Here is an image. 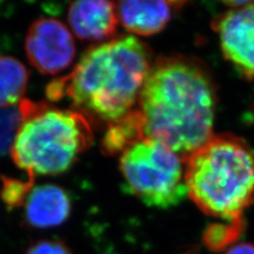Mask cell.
I'll return each mask as SVG.
<instances>
[{"label": "cell", "instance_id": "6da1fadb", "mask_svg": "<svg viewBox=\"0 0 254 254\" xmlns=\"http://www.w3.org/2000/svg\"><path fill=\"white\" fill-rule=\"evenodd\" d=\"M138 102L146 137L182 158L213 137L216 88L200 61L182 55L158 59Z\"/></svg>", "mask_w": 254, "mask_h": 254}, {"label": "cell", "instance_id": "7a4b0ae2", "mask_svg": "<svg viewBox=\"0 0 254 254\" xmlns=\"http://www.w3.org/2000/svg\"><path fill=\"white\" fill-rule=\"evenodd\" d=\"M152 53L133 36L89 48L72 72L47 87L52 101L68 97L89 122L113 123L132 110L153 67Z\"/></svg>", "mask_w": 254, "mask_h": 254}, {"label": "cell", "instance_id": "3957f363", "mask_svg": "<svg viewBox=\"0 0 254 254\" xmlns=\"http://www.w3.org/2000/svg\"><path fill=\"white\" fill-rule=\"evenodd\" d=\"M187 193L203 213L233 221L254 202V153L240 137L217 134L184 158Z\"/></svg>", "mask_w": 254, "mask_h": 254}, {"label": "cell", "instance_id": "277c9868", "mask_svg": "<svg viewBox=\"0 0 254 254\" xmlns=\"http://www.w3.org/2000/svg\"><path fill=\"white\" fill-rule=\"evenodd\" d=\"M21 122L11 146L16 166L34 175H58L71 168L93 141L90 122L78 111L22 100Z\"/></svg>", "mask_w": 254, "mask_h": 254}, {"label": "cell", "instance_id": "5b68a950", "mask_svg": "<svg viewBox=\"0 0 254 254\" xmlns=\"http://www.w3.org/2000/svg\"><path fill=\"white\" fill-rule=\"evenodd\" d=\"M124 188L146 205L168 209L187 193L184 158L164 143L145 137L121 154Z\"/></svg>", "mask_w": 254, "mask_h": 254}, {"label": "cell", "instance_id": "8992f818", "mask_svg": "<svg viewBox=\"0 0 254 254\" xmlns=\"http://www.w3.org/2000/svg\"><path fill=\"white\" fill-rule=\"evenodd\" d=\"M212 26L225 59L243 76L254 79V1L225 2Z\"/></svg>", "mask_w": 254, "mask_h": 254}, {"label": "cell", "instance_id": "52a82bcc", "mask_svg": "<svg viewBox=\"0 0 254 254\" xmlns=\"http://www.w3.org/2000/svg\"><path fill=\"white\" fill-rule=\"evenodd\" d=\"M30 64L47 75L67 69L75 58V44L70 30L55 18L45 17L30 26L25 42Z\"/></svg>", "mask_w": 254, "mask_h": 254}, {"label": "cell", "instance_id": "ba28073f", "mask_svg": "<svg viewBox=\"0 0 254 254\" xmlns=\"http://www.w3.org/2000/svg\"><path fill=\"white\" fill-rule=\"evenodd\" d=\"M68 22L82 41L100 43L114 36L119 23L116 4L109 1H76L68 10Z\"/></svg>", "mask_w": 254, "mask_h": 254}, {"label": "cell", "instance_id": "9c48e42d", "mask_svg": "<svg viewBox=\"0 0 254 254\" xmlns=\"http://www.w3.org/2000/svg\"><path fill=\"white\" fill-rule=\"evenodd\" d=\"M186 2L121 1L116 4L119 22L132 34L154 35L166 27Z\"/></svg>", "mask_w": 254, "mask_h": 254}, {"label": "cell", "instance_id": "30bf717a", "mask_svg": "<svg viewBox=\"0 0 254 254\" xmlns=\"http://www.w3.org/2000/svg\"><path fill=\"white\" fill-rule=\"evenodd\" d=\"M25 219L36 229L58 227L65 222L71 213V200L63 188L44 185L32 189L25 201Z\"/></svg>", "mask_w": 254, "mask_h": 254}, {"label": "cell", "instance_id": "8fae6325", "mask_svg": "<svg viewBox=\"0 0 254 254\" xmlns=\"http://www.w3.org/2000/svg\"><path fill=\"white\" fill-rule=\"evenodd\" d=\"M145 137L144 121L140 111L131 110L120 120L109 124L102 141L103 153L108 155L122 154Z\"/></svg>", "mask_w": 254, "mask_h": 254}, {"label": "cell", "instance_id": "7c38bea8", "mask_svg": "<svg viewBox=\"0 0 254 254\" xmlns=\"http://www.w3.org/2000/svg\"><path fill=\"white\" fill-rule=\"evenodd\" d=\"M29 79L25 65L9 55H0V109L19 105Z\"/></svg>", "mask_w": 254, "mask_h": 254}, {"label": "cell", "instance_id": "4fadbf2b", "mask_svg": "<svg viewBox=\"0 0 254 254\" xmlns=\"http://www.w3.org/2000/svg\"><path fill=\"white\" fill-rule=\"evenodd\" d=\"M244 228L243 218L226 221V224L215 222L204 230L202 235L203 245L213 252L224 251L230 246H234V243L243 233Z\"/></svg>", "mask_w": 254, "mask_h": 254}, {"label": "cell", "instance_id": "5bb4252c", "mask_svg": "<svg viewBox=\"0 0 254 254\" xmlns=\"http://www.w3.org/2000/svg\"><path fill=\"white\" fill-rule=\"evenodd\" d=\"M33 187V177L28 181H20L13 178H2L1 198L9 209H15L25 204L28 195Z\"/></svg>", "mask_w": 254, "mask_h": 254}, {"label": "cell", "instance_id": "9a60e30c", "mask_svg": "<svg viewBox=\"0 0 254 254\" xmlns=\"http://www.w3.org/2000/svg\"><path fill=\"white\" fill-rule=\"evenodd\" d=\"M20 122L21 116L18 107L0 109V157L11 149Z\"/></svg>", "mask_w": 254, "mask_h": 254}, {"label": "cell", "instance_id": "2e32d148", "mask_svg": "<svg viewBox=\"0 0 254 254\" xmlns=\"http://www.w3.org/2000/svg\"><path fill=\"white\" fill-rule=\"evenodd\" d=\"M26 254H73L66 244L61 241L43 240L32 244Z\"/></svg>", "mask_w": 254, "mask_h": 254}, {"label": "cell", "instance_id": "e0dca14e", "mask_svg": "<svg viewBox=\"0 0 254 254\" xmlns=\"http://www.w3.org/2000/svg\"><path fill=\"white\" fill-rule=\"evenodd\" d=\"M225 254H254V245L248 243H242L232 246Z\"/></svg>", "mask_w": 254, "mask_h": 254}]
</instances>
